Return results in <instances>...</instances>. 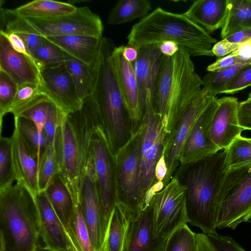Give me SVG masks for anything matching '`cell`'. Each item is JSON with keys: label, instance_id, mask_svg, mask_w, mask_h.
Here are the masks:
<instances>
[{"label": "cell", "instance_id": "obj_40", "mask_svg": "<svg viewBox=\"0 0 251 251\" xmlns=\"http://www.w3.org/2000/svg\"><path fill=\"white\" fill-rule=\"evenodd\" d=\"M66 114L68 113L64 112L54 102L52 103L43 130L49 140V145L54 142L57 128Z\"/></svg>", "mask_w": 251, "mask_h": 251}, {"label": "cell", "instance_id": "obj_56", "mask_svg": "<svg viewBox=\"0 0 251 251\" xmlns=\"http://www.w3.org/2000/svg\"><path fill=\"white\" fill-rule=\"evenodd\" d=\"M212 251H217L216 250V249H215V248L214 247Z\"/></svg>", "mask_w": 251, "mask_h": 251}, {"label": "cell", "instance_id": "obj_16", "mask_svg": "<svg viewBox=\"0 0 251 251\" xmlns=\"http://www.w3.org/2000/svg\"><path fill=\"white\" fill-rule=\"evenodd\" d=\"M40 90L65 112L70 113L81 109L83 101L76 89L64 64L40 70Z\"/></svg>", "mask_w": 251, "mask_h": 251}, {"label": "cell", "instance_id": "obj_31", "mask_svg": "<svg viewBox=\"0 0 251 251\" xmlns=\"http://www.w3.org/2000/svg\"><path fill=\"white\" fill-rule=\"evenodd\" d=\"M129 221L117 205L113 210L105 239L103 251H123Z\"/></svg>", "mask_w": 251, "mask_h": 251}, {"label": "cell", "instance_id": "obj_32", "mask_svg": "<svg viewBox=\"0 0 251 251\" xmlns=\"http://www.w3.org/2000/svg\"><path fill=\"white\" fill-rule=\"evenodd\" d=\"M60 173V166L54 144L42 150L38 164V186L40 192L44 191Z\"/></svg>", "mask_w": 251, "mask_h": 251}, {"label": "cell", "instance_id": "obj_27", "mask_svg": "<svg viewBox=\"0 0 251 251\" xmlns=\"http://www.w3.org/2000/svg\"><path fill=\"white\" fill-rule=\"evenodd\" d=\"M77 7L71 3L52 0H35L14 10L24 18L45 20L72 14L76 10Z\"/></svg>", "mask_w": 251, "mask_h": 251}, {"label": "cell", "instance_id": "obj_17", "mask_svg": "<svg viewBox=\"0 0 251 251\" xmlns=\"http://www.w3.org/2000/svg\"><path fill=\"white\" fill-rule=\"evenodd\" d=\"M218 105L214 112L210 129L213 143L220 150L226 149L244 129L239 123L238 99L224 97L217 99Z\"/></svg>", "mask_w": 251, "mask_h": 251}, {"label": "cell", "instance_id": "obj_37", "mask_svg": "<svg viewBox=\"0 0 251 251\" xmlns=\"http://www.w3.org/2000/svg\"><path fill=\"white\" fill-rule=\"evenodd\" d=\"M16 181L12 157L10 137H0V191L13 185Z\"/></svg>", "mask_w": 251, "mask_h": 251}, {"label": "cell", "instance_id": "obj_36", "mask_svg": "<svg viewBox=\"0 0 251 251\" xmlns=\"http://www.w3.org/2000/svg\"><path fill=\"white\" fill-rule=\"evenodd\" d=\"M66 53L47 39L32 53V57L41 70L64 64Z\"/></svg>", "mask_w": 251, "mask_h": 251}, {"label": "cell", "instance_id": "obj_49", "mask_svg": "<svg viewBox=\"0 0 251 251\" xmlns=\"http://www.w3.org/2000/svg\"><path fill=\"white\" fill-rule=\"evenodd\" d=\"M164 187L163 181H157L153 184L146 192L144 199V209L149 206L156 194L162 190Z\"/></svg>", "mask_w": 251, "mask_h": 251}, {"label": "cell", "instance_id": "obj_34", "mask_svg": "<svg viewBox=\"0 0 251 251\" xmlns=\"http://www.w3.org/2000/svg\"><path fill=\"white\" fill-rule=\"evenodd\" d=\"M14 121V126L17 127L20 135L39 160L42 150L49 145L46 135L44 132L41 135L35 124L28 119L21 117H15Z\"/></svg>", "mask_w": 251, "mask_h": 251}, {"label": "cell", "instance_id": "obj_43", "mask_svg": "<svg viewBox=\"0 0 251 251\" xmlns=\"http://www.w3.org/2000/svg\"><path fill=\"white\" fill-rule=\"evenodd\" d=\"M251 86V64L242 69L229 82L222 94H233Z\"/></svg>", "mask_w": 251, "mask_h": 251}, {"label": "cell", "instance_id": "obj_3", "mask_svg": "<svg viewBox=\"0 0 251 251\" xmlns=\"http://www.w3.org/2000/svg\"><path fill=\"white\" fill-rule=\"evenodd\" d=\"M95 126L88 103L83 100L80 109L64 116L54 140L59 174L76 205L79 203Z\"/></svg>", "mask_w": 251, "mask_h": 251}, {"label": "cell", "instance_id": "obj_19", "mask_svg": "<svg viewBox=\"0 0 251 251\" xmlns=\"http://www.w3.org/2000/svg\"><path fill=\"white\" fill-rule=\"evenodd\" d=\"M0 70L7 74L19 86L29 83L40 84V70L33 59L15 51L1 34Z\"/></svg>", "mask_w": 251, "mask_h": 251}, {"label": "cell", "instance_id": "obj_24", "mask_svg": "<svg viewBox=\"0 0 251 251\" xmlns=\"http://www.w3.org/2000/svg\"><path fill=\"white\" fill-rule=\"evenodd\" d=\"M228 6V0H198L183 14L210 34L223 27Z\"/></svg>", "mask_w": 251, "mask_h": 251}, {"label": "cell", "instance_id": "obj_48", "mask_svg": "<svg viewBox=\"0 0 251 251\" xmlns=\"http://www.w3.org/2000/svg\"><path fill=\"white\" fill-rule=\"evenodd\" d=\"M0 34L3 35L7 38L10 45L15 51L32 58L25 42L17 34L1 31H0Z\"/></svg>", "mask_w": 251, "mask_h": 251}, {"label": "cell", "instance_id": "obj_52", "mask_svg": "<svg viewBox=\"0 0 251 251\" xmlns=\"http://www.w3.org/2000/svg\"><path fill=\"white\" fill-rule=\"evenodd\" d=\"M122 53L124 58L131 63L137 59L138 55V49L127 44L123 46Z\"/></svg>", "mask_w": 251, "mask_h": 251}, {"label": "cell", "instance_id": "obj_33", "mask_svg": "<svg viewBox=\"0 0 251 251\" xmlns=\"http://www.w3.org/2000/svg\"><path fill=\"white\" fill-rule=\"evenodd\" d=\"M226 171L251 163V138L237 137L225 150Z\"/></svg>", "mask_w": 251, "mask_h": 251}, {"label": "cell", "instance_id": "obj_5", "mask_svg": "<svg viewBox=\"0 0 251 251\" xmlns=\"http://www.w3.org/2000/svg\"><path fill=\"white\" fill-rule=\"evenodd\" d=\"M40 237L35 195L19 181L0 191V251H33Z\"/></svg>", "mask_w": 251, "mask_h": 251}, {"label": "cell", "instance_id": "obj_30", "mask_svg": "<svg viewBox=\"0 0 251 251\" xmlns=\"http://www.w3.org/2000/svg\"><path fill=\"white\" fill-rule=\"evenodd\" d=\"M151 9L149 0H120L112 8L107 23L118 25L146 16Z\"/></svg>", "mask_w": 251, "mask_h": 251}, {"label": "cell", "instance_id": "obj_6", "mask_svg": "<svg viewBox=\"0 0 251 251\" xmlns=\"http://www.w3.org/2000/svg\"><path fill=\"white\" fill-rule=\"evenodd\" d=\"M141 137L139 128L114 155L116 202L129 221L142 212L139 200Z\"/></svg>", "mask_w": 251, "mask_h": 251}, {"label": "cell", "instance_id": "obj_22", "mask_svg": "<svg viewBox=\"0 0 251 251\" xmlns=\"http://www.w3.org/2000/svg\"><path fill=\"white\" fill-rule=\"evenodd\" d=\"M11 138L16 181L23 184L35 195L40 192L38 176L39 159L29 149L15 126Z\"/></svg>", "mask_w": 251, "mask_h": 251}, {"label": "cell", "instance_id": "obj_50", "mask_svg": "<svg viewBox=\"0 0 251 251\" xmlns=\"http://www.w3.org/2000/svg\"><path fill=\"white\" fill-rule=\"evenodd\" d=\"M158 46L162 54L168 57L174 56L179 50L178 45L171 41H163L158 44Z\"/></svg>", "mask_w": 251, "mask_h": 251}, {"label": "cell", "instance_id": "obj_25", "mask_svg": "<svg viewBox=\"0 0 251 251\" xmlns=\"http://www.w3.org/2000/svg\"><path fill=\"white\" fill-rule=\"evenodd\" d=\"M66 53L93 66L98 58L101 38L83 35H68L46 38Z\"/></svg>", "mask_w": 251, "mask_h": 251}, {"label": "cell", "instance_id": "obj_42", "mask_svg": "<svg viewBox=\"0 0 251 251\" xmlns=\"http://www.w3.org/2000/svg\"><path fill=\"white\" fill-rule=\"evenodd\" d=\"M75 230L78 241L83 251H94L79 203L76 205Z\"/></svg>", "mask_w": 251, "mask_h": 251}, {"label": "cell", "instance_id": "obj_45", "mask_svg": "<svg viewBox=\"0 0 251 251\" xmlns=\"http://www.w3.org/2000/svg\"><path fill=\"white\" fill-rule=\"evenodd\" d=\"M238 120L240 126L244 130H251V99L239 102Z\"/></svg>", "mask_w": 251, "mask_h": 251}, {"label": "cell", "instance_id": "obj_55", "mask_svg": "<svg viewBox=\"0 0 251 251\" xmlns=\"http://www.w3.org/2000/svg\"><path fill=\"white\" fill-rule=\"evenodd\" d=\"M247 99H251V92L249 94L248 97Z\"/></svg>", "mask_w": 251, "mask_h": 251}, {"label": "cell", "instance_id": "obj_1", "mask_svg": "<svg viewBox=\"0 0 251 251\" xmlns=\"http://www.w3.org/2000/svg\"><path fill=\"white\" fill-rule=\"evenodd\" d=\"M202 88V79L188 52L179 49L173 56H164L153 105L167 134L174 132L180 115Z\"/></svg>", "mask_w": 251, "mask_h": 251}, {"label": "cell", "instance_id": "obj_7", "mask_svg": "<svg viewBox=\"0 0 251 251\" xmlns=\"http://www.w3.org/2000/svg\"><path fill=\"white\" fill-rule=\"evenodd\" d=\"M217 228L235 229L251 220V163L226 171L219 192Z\"/></svg>", "mask_w": 251, "mask_h": 251}, {"label": "cell", "instance_id": "obj_53", "mask_svg": "<svg viewBox=\"0 0 251 251\" xmlns=\"http://www.w3.org/2000/svg\"><path fill=\"white\" fill-rule=\"evenodd\" d=\"M33 251H75L73 249H69L66 250H53L48 249L46 247L38 246L37 248Z\"/></svg>", "mask_w": 251, "mask_h": 251}, {"label": "cell", "instance_id": "obj_26", "mask_svg": "<svg viewBox=\"0 0 251 251\" xmlns=\"http://www.w3.org/2000/svg\"><path fill=\"white\" fill-rule=\"evenodd\" d=\"M0 31L14 33L25 42L31 56L33 51L43 44L46 38L39 35L14 9L0 8Z\"/></svg>", "mask_w": 251, "mask_h": 251}, {"label": "cell", "instance_id": "obj_11", "mask_svg": "<svg viewBox=\"0 0 251 251\" xmlns=\"http://www.w3.org/2000/svg\"><path fill=\"white\" fill-rule=\"evenodd\" d=\"M94 153L96 184L105 221L109 223L115 206V170L114 155L101 131L95 126L91 138Z\"/></svg>", "mask_w": 251, "mask_h": 251}, {"label": "cell", "instance_id": "obj_4", "mask_svg": "<svg viewBox=\"0 0 251 251\" xmlns=\"http://www.w3.org/2000/svg\"><path fill=\"white\" fill-rule=\"evenodd\" d=\"M225 151H218L194 164L187 177L188 223L206 235L217 233L220 212L219 192L226 173Z\"/></svg>", "mask_w": 251, "mask_h": 251}, {"label": "cell", "instance_id": "obj_21", "mask_svg": "<svg viewBox=\"0 0 251 251\" xmlns=\"http://www.w3.org/2000/svg\"><path fill=\"white\" fill-rule=\"evenodd\" d=\"M41 231L46 248L53 250H75L63 225L56 215L45 191L35 195Z\"/></svg>", "mask_w": 251, "mask_h": 251}, {"label": "cell", "instance_id": "obj_38", "mask_svg": "<svg viewBox=\"0 0 251 251\" xmlns=\"http://www.w3.org/2000/svg\"><path fill=\"white\" fill-rule=\"evenodd\" d=\"M196 234L183 225L168 239L164 251H197Z\"/></svg>", "mask_w": 251, "mask_h": 251}, {"label": "cell", "instance_id": "obj_2", "mask_svg": "<svg viewBox=\"0 0 251 251\" xmlns=\"http://www.w3.org/2000/svg\"><path fill=\"white\" fill-rule=\"evenodd\" d=\"M127 39V45L137 49L173 41L191 56H214L212 49L218 42L183 14L170 12L160 7L134 25Z\"/></svg>", "mask_w": 251, "mask_h": 251}, {"label": "cell", "instance_id": "obj_18", "mask_svg": "<svg viewBox=\"0 0 251 251\" xmlns=\"http://www.w3.org/2000/svg\"><path fill=\"white\" fill-rule=\"evenodd\" d=\"M44 191L66 231L75 251H83L76 234V205L59 174L55 176Z\"/></svg>", "mask_w": 251, "mask_h": 251}, {"label": "cell", "instance_id": "obj_20", "mask_svg": "<svg viewBox=\"0 0 251 251\" xmlns=\"http://www.w3.org/2000/svg\"><path fill=\"white\" fill-rule=\"evenodd\" d=\"M138 55L132 65L137 81L140 101L143 108L147 94L153 96L164 56L158 45H149L138 48Z\"/></svg>", "mask_w": 251, "mask_h": 251}, {"label": "cell", "instance_id": "obj_10", "mask_svg": "<svg viewBox=\"0 0 251 251\" xmlns=\"http://www.w3.org/2000/svg\"><path fill=\"white\" fill-rule=\"evenodd\" d=\"M24 19L39 35L45 38L68 35L102 38L101 20L87 6L77 7L72 14L53 19Z\"/></svg>", "mask_w": 251, "mask_h": 251}, {"label": "cell", "instance_id": "obj_51", "mask_svg": "<svg viewBox=\"0 0 251 251\" xmlns=\"http://www.w3.org/2000/svg\"><path fill=\"white\" fill-rule=\"evenodd\" d=\"M229 41L241 44L251 39V27L244 28L227 37Z\"/></svg>", "mask_w": 251, "mask_h": 251}, {"label": "cell", "instance_id": "obj_29", "mask_svg": "<svg viewBox=\"0 0 251 251\" xmlns=\"http://www.w3.org/2000/svg\"><path fill=\"white\" fill-rule=\"evenodd\" d=\"M249 27H251V0H228L227 14L221 32L222 39Z\"/></svg>", "mask_w": 251, "mask_h": 251}, {"label": "cell", "instance_id": "obj_9", "mask_svg": "<svg viewBox=\"0 0 251 251\" xmlns=\"http://www.w3.org/2000/svg\"><path fill=\"white\" fill-rule=\"evenodd\" d=\"M187 191V186L174 177L154 196L151 203L154 239L166 241L177 228L188 223Z\"/></svg>", "mask_w": 251, "mask_h": 251}, {"label": "cell", "instance_id": "obj_54", "mask_svg": "<svg viewBox=\"0 0 251 251\" xmlns=\"http://www.w3.org/2000/svg\"><path fill=\"white\" fill-rule=\"evenodd\" d=\"M167 243V242H166ZM166 243L161 248L159 251H164Z\"/></svg>", "mask_w": 251, "mask_h": 251}, {"label": "cell", "instance_id": "obj_12", "mask_svg": "<svg viewBox=\"0 0 251 251\" xmlns=\"http://www.w3.org/2000/svg\"><path fill=\"white\" fill-rule=\"evenodd\" d=\"M79 203L93 250L103 251L108 226L101 210L97 189L95 159L92 150H91L88 158Z\"/></svg>", "mask_w": 251, "mask_h": 251}, {"label": "cell", "instance_id": "obj_15", "mask_svg": "<svg viewBox=\"0 0 251 251\" xmlns=\"http://www.w3.org/2000/svg\"><path fill=\"white\" fill-rule=\"evenodd\" d=\"M123 46L115 47L109 60L122 96L127 115L135 123L141 121L143 110L132 64L122 55Z\"/></svg>", "mask_w": 251, "mask_h": 251}, {"label": "cell", "instance_id": "obj_28", "mask_svg": "<svg viewBox=\"0 0 251 251\" xmlns=\"http://www.w3.org/2000/svg\"><path fill=\"white\" fill-rule=\"evenodd\" d=\"M64 66L71 76L79 99L83 101L95 88V72L90 66L66 53Z\"/></svg>", "mask_w": 251, "mask_h": 251}, {"label": "cell", "instance_id": "obj_47", "mask_svg": "<svg viewBox=\"0 0 251 251\" xmlns=\"http://www.w3.org/2000/svg\"><path fill=\"white\" fill-rule=\"evenodd\" d=\"M238 64H243L236 55L231 53L226 56L218 58L216 61L208 65L206 70L208 72H214Z\"/></svg>", "mask_w": 251, "mask_h": 251}, {"label": "cell", "instance_id": "obj_35", "mask_svg": "<svg viewBox=\"0 0 251 251\" xmlns=\"http://www.w3.org/2000/svg\"><path fill=\"white\" fill-rule=\"evenodd\" d=\"M251 64H238L219 71L208 72L202 79V87L216 97L218 94H222L238 73Z\"/></svg>", "mask_w": 251, "mask_h": 251}, {"label": "cell", "instance_id": "obj_39", "mask_svg": "<svg viewBox=\"0 0 251 251\" xmlns=\"http://www.w3.org/2000/svg\"><path fill=\"white\" fill-rule=\"evenodd\" d=\"M19 88L18 84L7 74L0 70V125L1 131L2 118L8 113Z\"/></svg>", "mask_w": 251, "mask_h": 251}, {"label": "cell", "instance_id": "obj_14", "mask_svg": "<svg viewBox=\"0 0 251 251\" xmlns=\"http://www.w3.org/2000/svg\"><path fill=\"white\" fill-rule=\"evenodd\" d=\"M217 105L216 98L195 123L180 153L179 163L181 165L195 164L220 151L210 136L211 122Z\"/></svg>", "mask_w": 251, "mask_h": 251}, {"label": "cell", "instance_id": "obj_13", "mask_svg": "<svg viewBox=\"0 0 251 251\" xmlns=\"http://www.w3.org/2000/svg\"><path fill=\"white\" fill-rule=\"evenodd\" d=\"M216 97L202 87L198 95L180 115L174 132L170 136V145L167 160L168 172L163 180L164 186L172 178L178 165L184 143L195 123Z\"/></svg>", "mask_w": 251, "mask_h": 251}, {"label": "cell", "instance_id": "obj_44", "mask_svg": "<svg viewBox=\"0 0 251 251\" xmlns=\"http://www.w3.org/2000/svg\"><path fill=\"white\" fill-rule=\"evenodd\" d=\"M207 235L217 251H247L229 236L217 233Z\"/></svg>", "mask_w": 251, "mask_h": 251}, {"label": "cell", "instance_id": "obj_46", "mask_svg": "<svg viewBox=\"0 0 251 251\" xmlns=\"http://www.w3.org/2000/svg\"><path fill=\"white\" fill-rule=\"evenodd\" d=\"M241 44L231 42L226 39H224L213 46L212 51L214 55L218 58H222L231 53L239 47Z\"/></svg>", "mask_w": 251, "mask_h": 251}, {"label": "cell", "instance_id": "obj_23", "mask_svg": "<svg viewBox=\"0 0 251 251\" xmlns=\"http://www.w3.org/2000/svg\"><path fill=\"white\" fill-rule=\"evenodd\" d=\"M167 241L153 237L150 204L136 220L128 222L123 251H159Z\"/></svg>", "mask_w": 251, "mask_h": 251}, {"label": "cell", "instance_id": "obj_8", "mask_svg": "<svg viewBox=\"0 0 251 251\" xmlns=\"http://www.w3.org/2000/svg\"><path fill=\"white\" fill-rule=\"evenodd\" d=\"M141 122L138 128L141 137L139 200L143 211L145 193L157 182L155 168L168 137L151 100H147L144 106Z\"/></svg>", "mask_w": 251, "mask_h": 251}, {"label": "cell", "instance_id": "obj_41", "mask_svg": "<svg viewBox=\"0 0 251 251\" xmlns=\"http://www.w3.org/2000/svg\"><path fill=\"white\" fill-rule=\"evenodd\" d=\"M41 92L40 85L25 84L19 86L15 99L8 113H12L28 103Z\"/></svg>", "mask_w": 251, "mask_h": 251}]
</instances>
